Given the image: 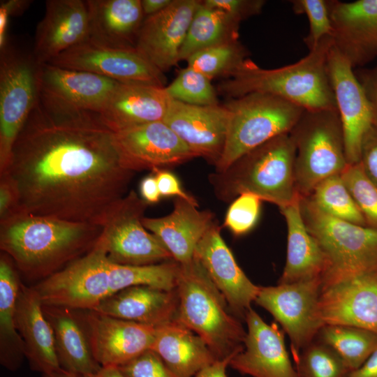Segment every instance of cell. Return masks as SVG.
<instances>
[{"mask_svg":"<svg viewBox=\"0 0 377 377\" xmlns=\"http://www.w3.org/2000/svg\"><path fill=\"white\" fill-rule=\"evenodd\" d=\"M202 3L211 8L222 10L241 22L260 13L265 1L263 0H204Z\"/></svg>","mask_w":377,"mask_h":377,"instance_id":"cell-44","label":"cell"},{"mask_svg":"<svg viewBox=\"0 0 377 377\" xmlns=\"http://www.w3.org/2000/svg\"><path fill=\"white\" fill-rule=\"evenodd\" d=\"M85 1L89 43L109 48H135L137 35L145 18L141 0Z\"/></svg>","mask_w":377,"mask_h":377,"instance_id":"cell-29","label":"cell"},{"mask_svg":"<svg viewBox=\"0 0 377 377\" xmlns=\"http://www.w3.org/2000/svg\"><path fill=\"white\" fill-rule=\"evenodd\" d=\"M262 201L258 196L252 193H245L238 195L227 210L224 226L236 236L248 233L258 221Z\"/></svg>","mask_w":377,"mask_h":377,"instance_id":"cell-42","label":"cell"},{"mask_svg":"<svg viewBox=\"0 0 377 377\" xmlns=\"http://www.w3.org/2000/svg\"><path fill=\"white\" fill-rule=\"evenodd\" d=\"M300 211L309 232L327 258L321 288L377 267L376 229L332 217L307 197H301Z\"/></svg>","mask_w":377,"mask_h":377,"instance_id":"cell-9","label":"cell"},{"mask_svg":"<svg viewBox=\"0 0 377 377\" xmlns=\"http://www.w3.org/2000/svg\"><path fill=\"white\" fill-rule=\"evenodd\" d=\"M200 4L198 0H172L162 11L145 17L137 35V50L163 73L176 65Z\"/></svg>","mask_w":377,"mask_h":377,"instance_id":"cell-18","label":"cell"},{"mask_svg":"<svg viewBox=\"0 0 377 377\" xmlns=\"http://www.w3.org/2000/svg\"><path fill=\"white\" fill-rule=\"evenodd\" d=\"M175 290V320L198 334L216 359L233 357L244 349L246 331L231 311L201 263L179 264Z\"/></svg>","mask_w":377,"mask_h":377,"instance_id":"cell-5","label":"cell"},{"mask_svg":"<svg viewBox=\"0 0 377 377\" xmlns=\"http://www.w3.org/2000/svg\"><path fill=\"white\" fill-rule=\"evenodd\" d=\"M233 357L215 361L199 371L195 377H228L226 368Z\"/></svg>","mask_w":377,"mask_h":377,"instance_id":"cell-51","label":"cell"},{"mask_svg":"<svg viewBox=\"0 0 377 377\" xmlns=\"http://www.w3.org/2000/svg\"><path fill=\"white\" fill-rule=\"evenodd\" d=\"M0 174L8 167L13 147L39 98L40 65L9 42L0 50Z\"/></svg>","mask_w":377,"mask_h":377,"instance_id":"cell-10","label":"cell"},{"mask_svg":"<svg viewBox=\"0 0 377 377\" xmlns=\"http://www.w3.org/2000/svg\"><path fill=\"white\" fill-rule=\"evenodd\" d=\"M82 311L94 357L101 367H120L151 348L154 326Z\"/></svg>","mask_w":377,"mask_h":377,"instance_id":"cell-22","label":"cell"},{"mask_svg":"<svg viewBox=\"0 0 377 377\" xmlns=\"http://www.w3.org/2000/svg\"><path fill=\"white\" fill-rule=\"evenodd\" d=\"M118 367L126 377H177L151 349Z\"/></svg>","mask_w":377,"mask_h":377,"instance_id":"cell-43","label":"cell"},{"mask_svg":"<svg viewBox=\"0 0 377 377\" xmlns=\"http://www.w3.org/2000/svg\"><path fill=\"white\" fill-rule=\"evenodd\" d=\"M327 70L341 119L348 165L360 162L363 138L374 124L365 94L348 59L331 47Z\"/></svg>","mask_w":377,"mask_h":377,"instance_id":"cell-16","label":"cell"},{"mask_svg":"<svg viewBox=\"0 0 377 377\" xmlns=\"http://www.w3.org/2000/svg\"><path fill=\"white\" fill-rule=\"evenodd\" d=\"M290 3L295 13L304 14L309 20V30L304 42L309 50L313 49L325 37H332L329 1L293 0Z\"/></svg>","mask_w":377,"mask_h":377,"instance_id":"cell-41","label":"cell"},{"mask_svg":"<svg viewBox=\"0 0 377 377\" xmlns=\"http://www.w3.org/2000/svg\"><path fill=\"white\" fill-rule=\"evenodd\" d=\"M203 266L211 280L226 298L232 312L245 318L255 302L260 286L255 285L237 263L221 235L216 223L202 236L194 256Z\"/></svg>","mask_w":377,"mask_h":377,"instance_id":"cell-20","label":"cell"},{"mask_svg":"<svg viewBox=\"0 0 377 377\" xmlns=\"http://www.w3.org/2000/svg\"><path fill=\"white\" fill-rule=\"evenodd\" d=\"M124 161L133 172L175 166L197 157L163 121L115 133Z\"/></svg>","mask_w":377,"mask_h":377,"instance_id":"cell-21","label":"cell"},{"mask_svg":"<svg viewBox=\"0 0 377 377\" xmlns=\"http://www.w3.org/2000/svg\"><path fill=\"white\" fill-rule=\"evenodd\" d=\"M332 348L350 371L360 367L377 348V333L343 325H324L316 337Z\"/></svg>","mask_w":377,"mask_h":377,"instance_id":"cell-35","label":"cell"},{"mask_svg":"<svg viewBox=\"0 0 377 377\" xmlns=\"http://www.w3.org/2000/svg\"><path fill=\"white\" fill-rule=\"evenodd\" d=\"M239 24L229 14L201 1L180 49L179 61H186L202 50L238 40Z\"/></svg>","mask_w":377,"mask_h":377,"instance_id":"cell-34","label":"cell"},{"mask_svg":"<svg viewBox=\"0 0 377 377\" xmlns=\"http://www.w3.org/2000/svg\"><path fill=\"white\" fill-rule=\"evenodd\" d=\"M21 282L11 259L0 257V363L10 371L17 370L25 358L24 346L17 331L15 311Z\"/></svg>","mask_w":377,"mask_h":377,"instance_id":"cell-33","label":"cell"},{"mask_svg":"<svg viewBox=\"0 0 377 377\" xmlns=\"http://www.w3.org/2000/svg\"><path fill=\"white\" fill-rule=\"evenodd\" d=\"M322 279L260 286L255 302L280 324L290 341L295 364L302 350L316 337L323 326L318 316Z\"/></svg>","mask_w":377,"mask_h":377,"instance_id":"cell-12","label":"cell"},{"mask_svg":"<svg viewBox=\"0 0 377 377\" xmlns=\"http://www.w3.org/2000/svg\"><path fill=\"white\" fill-rule=\"evenodd\" d=\"M102 226L17 210L0 219V249L29 279L43 280L89 252Z\"/></svg>","mask_w":377,"mask_h":377,"instance_id":"cell-3","label":"cell"},{"mask_svg":"<svg viewBox=\"0 0 377 377\" xmlns=\"http://www.w3.org/2000/svg\"><path fill=\"white\" fill-rule=\"evenodd\" d=\"M163 121L197 157L214 165L218 163L228 128V112L223 105H192L170 98Z\"/></svg>","mask_w":377,"mask_h":377,"instance_id":"cell-19","label":"cell"},{"mask_svg":"<svg viewBox=\"0 0 377 377\" xmlns=\"http://www.w3.org/2000/svg\"><path fill=\"white\" fill-rule=\"evenodd\" d=\"M340 175L367 226L377 230V186L366 176L360 162L348 165Z\"/></svg>","mask_w":377,"mask_h":377,"instance_id":"cell-40","label":"cell"},{"mask_svg":"<svg viewBox=\"0 0 377 377\" xmlns=\"http://www.w3.org/2000/svg\"><path fill=\"white\" fill-rule=\"evenodd\" d=\"M177 304L175 288L166 290L141 285L125 288L112 295L91 310L156 327L174 320Z\"/></svg>","mask_w":377,"mask_h":377,"instance_id":"cell-30","label":"cell"},{"mask_svg":"<svg viewBox=\"0 0 377 377\" xmlns=\"http://www.w3.org/2000/svg\"><path fill=\"white\" fill-rule=\"evenodd\" d=\"M333 44L332 36L325 37L304 58L277 68H263L247 59L218 89L229 99L263 93L307 110H337L327 70Z\"/></svg>","mask_w":377,"mask_h":377,"instance_id":"cell-4","label":"cell"},{"mask_svg":"<svg viewBox=\"0 0 377 377\" xmlns=\"http://www.w3.org/2000/svg\"><path fill=\"white\" fill-rule=\"evenodd\" d=\"M39 101L61 113L98 114L121 82L48 63L40 65Z\"/></svg>","mask_w":377,"mask_h":377,"instance_id":"cell-13","label":"cell"},{"mask_svg":"<svg viewBox=\"0 0 377 377\" xmlns=\"http://www.w3.org/2000/svg\"><path fill=\"white\" fill-rule=\"evenodd\" d=\"M228 128L223 154L215 172L226 170L239 158L281 134L289 133L304 109L281 98L251 93L230 98L223 105Z\"/></svg>","mask_w":377,"mask_h":377,"instance_id":"cell-7","label":"cell"},{"mask_svg":"<svg viewBox=\"0 0 377 377\" xmlns=\"http://www.w3.org/2000/svg\"><path fill=\"white\" fill-rule=\"evenodd\" d=\"M152 171L161 197L176 196L198 205L196 200L183 190L178 178L172 172L163 168H155Z\"/></svg>","mask_w":377,"mask_h":377,"instance_id":"cell-46","label":"cell"},{"mask_svg":"<svg viewBox=\"0 0 377 377\" xmlns=\"http://www.w3.org/2000/svg\"><path fill=\"white\" fill-rule=\"evenodd\" d=\"M360 163L366 176L377 186V126L374 124L363 138Z\"/></svg>","mask_w":377,"mask_h":377,"instance_id":"cell-45","label":"cell"},{"mask_svg":"<svg viewBox=\"0 0 377 377\" xmlns=\"http://www.w3.org/2000/svg\"><path fill=\"white\" fill-rule=\"evenodd\" d=\"M54 337L60 367L67 371L91 377L102 367L94 357L82 310L43 304Z\"/></svg>","mask_w":377,"mask_h":377,"instance_id":"cell-28","label":"cell"},{"mask_svg":"<svg viewBox=\"0 0 377 377\" xmlns=\"http://www.w3.org/2000/svg\"><path fill=\"white\" fill-rule=\"evenodd\" d=\"M355 74L368 101L374 124L377 126V63L371 68H355Z\"/></svg>","mask_w":377,"mask_h":377,"instance_id":"cell-47","label":"cell"},{"mask_svg":"<svg viewBox=\"0 0 377 377\" xmlns=\"http://www.w3.org/2000/svg\"><path fill=\"white\" fill-rule=\"evenodd\" d=\"M29 0L1 1L0 10L4 12L9 17L23 13L31 4Z\"/></svg>","mask_w":377,"mask_h":377,"instance_id":"cell-52","label":"cell"},{"mask_svg":"<svg viewBox=\"0 0 377 377\" xmlns=\"http://www.w3.org/2000/svg\"><path fill=\"white\" fill-rule=\"evenodd\" d=\"M91 377H126L118 367H102L101 369Z\"/></svg>","mask_w":377,"mask_h":377,"instance_id":"cell-54","label":"cell"},{"mask_svg":"<svg viewBox=\"0 0 377 377\" xmlns=\"http://www.w3.org/2000/svg\"><path fill=\"white\" fill-rule=\"evenodd\" d=\"M295 147V185L309 196L323 179L341 175L348 165L337 110H307L289 132Z\"/></svg>","mask_w":377,"mask_h":377,"instance_id":"cell-8","label":"cell"},{"mask_svg":"<svg viewBox=\"0 0 377 377\" xmlns=\"http://www.w3.org/2000/svg\"><path fill=\"white\" fill-rule=\"evenodd\" d=\"M295 368L300 377H347L350 372L342 357L317 339L302 350Z\"/></svg>","mask_w":377,"mask_h":377,"instance_id":"cell-38","label":"cell"},{"mask_svg":"<svg viewBox=\"0 0 377 377\" xmlns=\"http://www.w3.org/2000/svg\"><path fill=\"white\" fill-rule=\"evenodd\" d=\"M134 190H130L110 210L95 244L112 262L142 266L173 260L161 241L142 223L148 206Z\"/></svg>","mask_w":377,"mask_h":377,"instance_id":"cell-11","label":"cell"},{"mask_svg":"<svg viewBox=\"0 0 377 377\" xmlns=\"http://www.w3.org/2000/svg\"><path fill=\"white\" fill-rule=\"evenodd\" d=\"M334 47L354 69L377 58V0L329 1Z\"/></svg>","mask_w":377,"mask_h":377,"instance_id":"cell-23","label":"cell"},{"mask_svg":"<svg viewBox=\"0 0 377 377\" xmlns=\"http://www.w3.org/2000/svg\"><path fill=\"white\" fill-rule=\"evenodd\" d=\"M155 328L150 349L177 377H195L218 360L202 338L179 323L172 320Z\"/></svg>","mask_w":377,"mask_h":377,"instance_id":"cell-32","label":"cell"},{"mask_svg":"<svg viewBox=\"0 0 377 377\" xmlns=\"http://www.w3.org/2000/svg\"><path fill=\"white\" fill-rule=\"evenodd\" d=\"M140 191L141 198L149 205L158 202L161 198L156 177L153 173L142 179L140 184Z\"/></svg>","mask_w":377,"mask_h":377,"instance_id":"cell-49","label":"cell"},{"mask_svg":"<svg viewBox=\"0 0 377 377\" xmlns=\"http://www.w3.org/2000/svg\"><path fill=\"white\" fill-rule=\"evenodd\" d=\"M89 17L85 1L47 0L37 24L32 53L39 64L87 41Z\"/></svg>","mask_w":377,"mask_h":377,"instance_id":"cell-24","label":"cell"},{"mask_svg":"<svg viewBox=\"0 0 377 377\" xmlns=\"http://www.w3.org/2000/svg\"><path fill=\"white\" fill-rule=\"evenodd\" d=\"M169 100L165 87L121 83L97 115L116 133L163 121Z\"/></svg>","mask_w":377,"mask_h":377,"instance_id":"cell-27","label":"cell"},{"mask_svg":"<svg viewBox=\"0 0 377 377\" xmlns=\"http://www.w3.org/2000/svg\"><path fill=\"white\" fill-rule=\"evenodd\" d=\"M347 377H377V348L360 367L350 371Z\"/></svg>","mask_w":377,"mask_h":377,"instance_id":"cell-50","label":"cell"},{"mask_svg":"<svg viewBox=\"0 0 377 377\" xmlns=\"http://www.w3.org/2000/svg\"><path fill=\"white\" fill-rule=\"evenodd\" d=\"M300 198L279 208L287 226L286 260L279 284L322 279L327 269L325 255L302 216Z\"/></svg>","mask_w":377,"mask_h":377,"instance_id":"cell-31","label":"cell"},{"mask_svg":"<svg viewBox=\"0 0 377 377\" xmlns=\"http://www.w3.org/2000/svg\"><path fill=\"white\" fill-rule=\"evenodd\" d=\"M318 309L323 325H350L377 333V267L322 287Z\"/></svg>","mask_w":377,"mask_h":377,"instance_id":"cell-15","label":"cell"},{"mask_svg":"<svg viewBox=\"0 0 377 377\" xmlns=\"http://www.w3.org/2000/svg\"><path fill=\"white\" fill-rule=\"evenodd\" d=\"M43 377H85L81 375L67 371L61 368L43 374Z\"/></svg>","mask_w":377,"mask_h":377,"instance_id":"cell-55","label":"cell"},{"mask_svg":"<svg viewBox=\"0 0 377 377\" xmlns=\"http://www.w3.org/2000/svg\"><path fill=\"white\" fill-rule=\"evenodd\" d=\"M197 207L196 205L177 198L173 210L168 215L142 218L145 228L161 241L179 264L193 259L197 244L214 223L211 212L200 211Z\"/></svg>","mask_w":377,"mask_h":377,"instance_id":"cell-25","label":"cell"},{"mask_svg":"<svg viewBox=\"0 0 377 377\" xmlns=\"http://www.w3.org/2000/svg\"><path fill=\"white\" fill-rule=\"evenodd\" d=\"M179 265L174 260L134 266L116 263L94 245L86 254L34 286L43 304L91 310L131 286L175 288Z\"/></svg>","mask_w":377,"mask_h":377,"instance_id":"cell-2","label":"cell"},{"mask_svg":"<svg viewBox=\"0 0 377 377\" xmlns=\"http://www.w3.org/2000/svg\"><path fill=\"white\" fill-rule=\"evenodd\" d=\"M48 64L92 73L124 84L165 87L163 73L136 48H109L86 41L64 52Z\"/></svg>","mask_w":377,"mask_h":377,"instance_id":"cell-14","label":"cell"},{"mask_svg":"<svg viewBox=\"0 0 377 377\" xmlns=\"http://www.w3.org/2000/svg\"><path fill=\"white\" fill-rule=\"evenodd\" d=\"M4 172L16 185L18 210L99 225L128 193L134 173L97 114L52 111L39 98Z\"/></svg>","mask_w":377,"mask_h":377,"instance_id":"cell-1","label":"cell"},{"mask_svg":"<svg viewBox=\"0 0 377 377\" xmlns=\"http://www.w3.org/2000/svg\"><path fill=\"white\" fill-rule=\"evenodd\" d=\"M18 207L16 185L7 172L0 174V219L17 211Z\"/></svg>","mask_w":377,"mask_h":377,"instance_id":"cell-48","label":"cell"},{"mask_svg":"<svg viewBox=\"0 0 377 377\" xmlns=\"http://www.w3.org/2000/svg\"><path fill=\"white\" fill-rule=\"evenodd\" d=\"M165 90L175 101L198 106L219 105L216 91L211 80L199 71L187 66Z\"/></svg>","mask_w":377,"mask_h":377,"instance_id":"cell-39","label":"cell"},{"mask_svg":"<svg viewBox=\"0 0 377 377\" xmlns=\"http://www.w3.org/2000/svg\"><path fill=\"white\" fill-rule=\"evenodd\" d=\"M15 322L30 369L44 374L61 368L53 330L39 295L34 287L22 283L17 300Z\"/></svg>","mask_w":377,"mask_h":377,"instance_id":"cell-26","label":"cell"},{"mask_svg":"<svg viewBox=\"0 0 377 377\" xmlns=\"http://www.w3.org/2000/svg\"><path fill=\"white\" fill-rule=\"evenodd\" d=\"M172 0H141L142 9L145 17L155 15L166 8Z\"/></svg>","mask_w":377,"mask_h":377,"instance_id":"cell-53","label":"cell"},{"mask_svg":"<svg viewBox=\"0 0 377 377\" xmlns=\"http://www.w3.org/2000/svg\"><path fill=\"white\" fill-rule=\"evenodd\" d=\"M307 198L319 209L332 217L367 226L340 175H332L321 181Z\"/></svg>","mask_w":377,"mask_h":377,"instance_id":"cell-36","label":"cell"},{"mask_svg":"<svg viewBox=\"0 0 377 377\" xmlns=\"http://www.w3.org/2000/svg\"><path fill=\"white\" fill-rule=\"evenodd\" d=\"M249 53L239 40L223 43L198 51L187 60L188 66L210 80L227 78L247 59Z\"/></svg>","mask_w":377,"mask_h":377,"instance_id":"cell-37","label":"cell"},{"mask_svg":"<svg viewBox=\"0 0 377 377\" xmlns=\"http://www.w3.org/2000/svg\"><path fill=\"white\" fill-rule=\"evenodd\" d=\"M244 320L247 330L244 349L229 366L251 377H300L286 349L283 330L274 323L265 322L252 308Z\"/></svg>","mask_w":377,"mask_h":377,"instance_id":"cell-17","label":"cell"},{"mask_svg":"<svg viewBox=\"0 0 377 377\" xmlns=\"http://www.w3.org/2000/svg\"><path fill=\"white\" fill-rule=\"evenodd\" d=\"M295 147L289 133L245 154L226 170L210 175L216 197L224 202L249 193L279 208L300 197L295 177Z\"/></svg>","mask_w":377,"mask_h":377,"instance_id":"cell-6","label":"cell"}]
</instances>
